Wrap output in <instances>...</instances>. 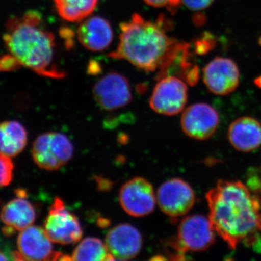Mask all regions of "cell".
Listing matches in <instances>:
<instances>
[{"label":"cell","instance_id":"1","mask_svg":"<svg viewBox=\"0 0 261 261\" xmlns=\"http://www.w3.org/2000/svg\"><path fill=\"white\" fill-rule=\"evenodd\" d=\"M215 231L231 249L252 245L261 232V200L239 181L220 180L206 195Z\"/></svg>","mask_w":261,"mask_h":261},{"label":"cell","instance_id":"2","mask_svg":"<svg viewBox=\"0 0 261 261\" xmlns=\"http://www.w3.org/2000/svg\"><path fill=\"white\" fill-rule=\"evenodd\" d=\"M168 27L163 16L152 22L135 13L121 24L118 47L108 56L124 60L145 72L161 71L181 43L168 36Z\"/></svg>","mask_w":261,"mask_h":261},{"label":"cell","instance_id":"3","mask_svg":"<svg viewBox=\"0 0 261 261\" xmlns=\"http://www.w3.org/2000/svg\"><path fill=\"white\" fill-rule=\"evenodd\" d=\"M3 40L20 65L42 76L58 80L65 76L56 62V38L44 28L39 12L33 10L10 18Z\"/></svg>","mask_w":261,"mask_h":261},{"label":"cell","instance_id":"4","mask_svg":"<svg viewBox=\"0 0 261 261\" xmlns=\"http://www.w3.org/2000/svg\"><path fill=\"white\" fill-rule=\"evenodd\" d=\"M215 231L209 218L202 215L186 216L178 227L177 237L168 245L176 252V259H181L187 252H203L215 243Z\"/></svg>","mask_w":261,"mask_h":261},{"label":"cell","instance_id":"5","mask_svg":"<svg viewBox=\"0 0 261 261\" xmlns=\"http://www.w3.org/2000/svg\"><path fill=\"white\" fill-rule=\"evenodd\" d=\"M73 144L68 137L58 132H48L39 136L32 146L34 162L42 169L57 171L73 158Z\"/></svg>","mask_w":261,"mask_h":261},{"label":"cell","instance_id":"6","mask_svg":"<svg viewBox=\"0 0 261 261\" xmlns=\"http://www.w3.org/2000/svg\"><path fill=\"white\" fill-rule=\"evenodd\" d=\"M44 226L51 242L61 245L78 243L83 235L78 218L66 208L60 197H56L51 204Z\"/></svg>","mask_w":261,"mask_h":261},{"label":"cell","instance_id":"7","mask_svg":"<svg viewBox=\"0 0 261 261\" xmlns=\"http://www.w3.org/2000/svg\"><path fill=\"white\" fill-rule=\"evenodd\" d=\"M188 89L181 79L166 75L159 80L149 99V106L154 112L164 116L181 113L187 102Z\"/></svg>","mask_w":261,"mask_h":261},{"label":"cell","instance_id":"8","mask_svg":"<svg viewBox=\"0 0 261 261\" xmlns=\"http://www.w3.org/2000/svg\"><path fill=\"white\" fill-rule=\"evenodd\" d=\"M156 198L161 211L174 219L188 214L195 202L191 186L178 178L165 181L158 190Z\"/></svg>","mask_w":261,"mask_h":261},{"label":"cell","instance_id":"9","mask_svg":"<svg viewBox=\"0 0 261 261\" xmlns=\"http://www.w3.org/2000/svg\"><path fill=\"white\" fill-rule=\"evenodd\" d=\"M93 96L99 107L106 111H115L129 104L132 87L126 76L118 72H110L94 84Z\"/></svg>","mask_w":261,"mask_h":261},{"label":"cell","instance_id":"10","mask_svg":"<svg viewBox=\"0 0 261 261\" xmlns=\"http://www.w3.org/2000/svg\"><path fill=\"white\" fill-rule=\"evenodd\" d=\"M119 201L127 214L134 217H143L154 210L157 198L150 182L142 177H135L121 187Z\"/></svg>","mask_w":261,"mask_h":261},{"label":"cell","instance_id":"11","mask_svg":"<svg viewBox=\"0 0 261 261\" xmlns=\"http://www.w3.org/2000/svg\"><path fill=\"white\" fill-rule=\"evenodd\" d=\"M53 242L44 228L31 226L19 234L17 245L18 251L12 257L18 260H56L62 256L53 250Z\"/></svg>","mask_w":261,"mask_h":261},{"label":"cell","instance_id":"12","mask_svg":"<svg viewBox=\"0 0 261 261\" xmlns=\"http://www.w3.org/2000/svg\"><path fill=\"white\" fill-rule=\"evenodd\" d=\"M216 109L207 103H196L182 113L181 126L185 135L197 140H205L214 135L219 126Z\"/></svg>","mask_w":261,"mask_h":261},{"label":"cell","instance_id":"13","mask_svg":"<svg viewBox=\"0 0 261 261\" xmlns=\"http://www.w3.org/2000/svg\"><path fill=\"white\" fill-rule=\"evenodd\" d=\"M240 70L236 63L229 58H215L203 69V81L211 92L227 95L238 88Z\"/></svg>","mask_w":261,"mask_h":261},{"label":"cell","instance_id":"14","mask_svg":"<svg viewBox=\"0 0 261 261\" xmlns=\"http://www.w3.org/2000/svg\"><path fill=\"white\" fill-rule=\"evenodd\" d=\"M106 245L115 260H132L142 250V237L132 225L118 224L108 231Z\"/></svg>","mask_w":261,"mask_h":261},{"label":"cell","instance_id":"15","mask_svg":"<svg viewBox=\"0 0 261 261\" xmlns=\"http://www.w3.org/2000/svg\"><path fill=\"white\" fill-rule=\"evenodd\" d=\"M77 37L82 45L92 51H100L107 49L113 39V31L111 23L106 18L93 16L82 20Z\"/></svg>","mask_w":261,"mask_h":261},{"label":"cell","instance_id":"16","mask_svg":"<svg viewBox=\"0 0 261 261\" xmlns=\"http://www.w3.org/2000/svg\"><path fill=\"white\" fill-rule=\"evenodd\" d=\"M228 139L237 150L251 152L261 145V124L251 117H241L231 123Z\"/></svg>","mask_w":261,"mask_h":261},{"label":"cell","instance_id":"17","mask_svg":"<svg viewBox=\"0 0 261 261\" xmlns=\"http://www.w3.org/2000/svg\"><path fill=\"white\" fill-rule=\"evenodd\" d=\"M35 208L29 201L23 197L13 199L3 207L1 219L6 225V234L11 233L15 230L23 231L32 226L35 221Z\"/></svg>","mask_w":261,"mask_h":261},{"label":"cell","instance_id":"18","mask_svg":"<svg viewBox=\"0 0 261 261\" xmlns=\"http://www.w3.org/2000/svg\"><path fill=\"white\" fill-rule=\"evenodd\" d=\"M28 141L27 132L18 121L0 123V154L13 158L25 148Z\"/></svg>","mask_w":261,"mask_h":261},{"label":"cell","instance_id":"19","mask_svg":"<svg viewBox=\"0 0 261 261\" xmlns=\"http://www.w3.org/2000/svg\"><path fill=\"white\" fill-rule=\"evenodd\" d=\"M58 14L68 22H81L97 8L99 0H53Z\"/></svg>","mask_w":261,"mask_h":261},{"label":"cell","instance_id":"20","mask_svg":"<svg viewBox=\"0 0 261 261\" xmlns=\"http://www.w3.org/2000/svg\"><path fill=\"white\" fill-rule=\"evenodd\" d=\"M70 260H114L108 252L107 247L99 239H84L73 250Z\"/></svg>","mask_w":261,"mask_h":261},{"label":"cell","instance_id":"21","mask_svg":"<svg viewBox=\"0 0 261 261\" xmlns=\"http://www.w3.org/2000/svg\"><path fill=\"white\" fill-rule=\"evenodd\" d=\"M14 166L9 157L0 154V187L9 185L13 180Z\"/></svg>","mask_w":261,"mask_h":261},{"label":"cell","instance_id":"22","mask_svg":"<svg viewBox=\"0 0 261 261\" xmlns=\"http://www.w3.org/2000/svg\"><path fill=\"white\" fill-rule=\"evenodd\" d=\"M146 4L154 8H165L172 14L176 13L182 3L181 0H143Z\"/></svg>","mask_w":261,"mask_h":261},{"label":"cell","instance_id":"23","mask_svg":"<svg viewBox=\"0 0 261 261\" xmlns=\"http://www.w3.org/2000/svg\"><path fill=\"white\" fill-rule=\"evenodd\" d=\"M21 66L18 60L11 54L0 57V72H9L18 70Z\"/></svg>","mask_w":261,"mask_h":261},{"label":"cell","instance_id":"24","mask_svg":"<svg viewBox=\"0 0 261 261\" xmlns=\"http://www.w3.org/2000/svg\"><path fill=\"white\" fill-rule=\"evenodd\" d=\"M189 9L192 10H202L208 8L214 0H181Z\"/></svg>","mask_w":261,"mask_h":261},{"label":"cell","instance_id":"25","mask_svg":"<svg viewBox=\"0 0 261 261\" xmlns=\"http://www.w3.org/2000/svg\"><path fill=\"white\" fill-rule=\"evenodd\" d=\"M10 260V257H8L6 254L0 250V260Z\"/></svg>","mask_w":261,"mask_h":261},{"label":"cell","instance_id":"26","mask_svg":"<svg viewBox=\"0 0 261 261\" xmlns=\"http://www.w3.org/2000/svg\"><path fill=\"white\" fill-rule=\"evenodd\" d=\"M255 84L261 88V76L259 77V78H257V80H255Z\"/></svg>","mask_w":261,"mask_h":261}]
</instances>
